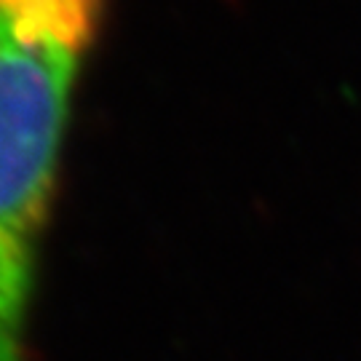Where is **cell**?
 Returning <instances> with one entry per match:
<instances>
[{"mask_svg": "<svg viewBox=\"0 0 361 361\" xmlns=\"http://www.w3.org/2000/svg\"><path fill=\"white\" fill-rule=\"evenodd\" d=\"M104 0H0V361H27V322L70 102Z\"/></svg>", "mask_w": 361, "mask_h": 361, "instance_id": "obj_1", "label": "cell"}]
</instances>
